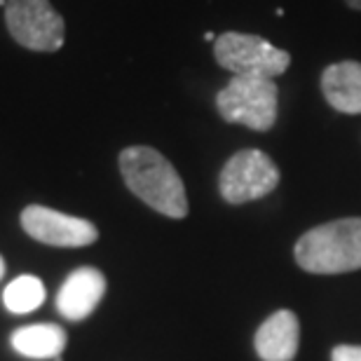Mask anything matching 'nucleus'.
Returning <instances> with one entry per match:
<instances>
[{
	"mask_svg": "<svg viewBox=\"0 0 361 361\" xmlns=\"http://www.w3.org/2000/svg\"><path fill=\"white\" fill-rule=\"evenodd\" d=\"M120 171L127 188L150 209L169 219L188 216L185 185L167 157L148 146H132L120 153Z\"/></svg>",
	"mask_w": 361,
	"mask_h": 361,
	"instance_id": "obj_1",
	"label": "nucleus"
},
{
	"mask_svg": "<svg viewBox=\"0 0 361 361\" xmlns=\"http://www.w3.org/2000/svg\"><path fill=\"white\" fill-rule=\"evenodd\" d=\"M295 263L312 274H341L361 268V219L317 226L295 244Z\"/></svg>",
	"mask_w": 361,
	"mask_h": 361,
	"instance_id": "obj_2",
	"label": "nucleus"
},
{
	"mask_svg": "<svg viewBox=\"0 0 361 361\" xmlns=\"http://www.w3.org/2000/svg\"><path fill=\"white\" fill-rule=\"evenodd\" d=\"M221 118L233 125H244L254 132H268L277 122L279 90L268 78L233 75L216 97Z\"/></svg>",
	"mask_w": 361,
	"mask_h": 361,
	"instance_id": "obj_3",
	"label": "nucleus"
},
{
	"mask_svg": "<svg viewBox=\"0 0 361 361\" xmlns=\"http://www.w3.org/2000/svg\"><path fill=\"white\" fill-rule=\"evenodd\" d=\"M216 61L233 75L274 80L291 66V54L270 45L261 35L228 31L214 42Z\"/></svg>",
	"mask_w": 361,
	"mask_h": 361,
	"instance_id": "obj_4",
	"label": "nucleus"
},
{
	"mask_svg": "<svg viewBox=\"0 0 361 361\" xmlns=\"http://www.w3.org/2000/svg\"><path fill=\"white\" fill-rule=\"evenodd\" d=\"M5 21L12 38L33 52H56L63 45V19L49 0H7Z\"/></svg>",
	"mask_w": 361,
	"mask_h": 361,
	"instance_id": "obj_5",
	"label": "nucleus"
},
{
	"mask_svg": "<svg viewBox=\"0 0 361 361\" xmlns=\"http://www.w3.org/2000/svg\"><path fill=\"white\" fill-rule=\"evenodd\" d=\"M279 183V169L263 150L249 148L235 153L221 169L219 188L230 204H244L272 192Z\"/></svg>",
	"mask_w": 361,
	"mask_h": 361,
	"instance_id": "obj_6",
	"label": "nucleus"
},
{
	"mask_svg": "<svg viewBox=\"0 0 361 361\" xmlns=\"http://www.w3.org/2000/svg\"><path fill=\"white\" fill-rule=\"evenodd\" d=\"M21 226H24L26 235L42 244H49V247L75 249L99 240V230L94 223L40 204H31L21 212Z\"/></svg>",
	"mask_w": 361,
	"mask_h": 361,
	"instance_id": "obj_7",
	"label": "nucleus"
},
{
	"mask_svg": "<svg viewBox=\"0 0 361 361\" xmlns=\"http://www.w3.org/2000/svg\"><path fill=\"white\" fill-rule=\"evenodd\" d=\"M106 293V277L97 268H78L56 293V310L63 319L82 322L97 310Z\"/></svg>",
	"mask_w": 361,
	"mask_h": 361,
	"instance_id": "obj_8",
	"label": "nucleus"
},
{
	"mask_svg": "<svg viewBox=\"0 0 361 361\" xmlns=\"http://www.w3.org/2000/svg\"><path fill=\"white\" fill-rule=\"evenodd\" d=\"M300 324L291 310H279L256 331V352L263 361H293L298 352Z\"/></svg>",
	"mask_w": 361,
	"mask_h": 361,
	"instance_id": "obj_9",
	"label": "nucleus"
},
{
	"mask_svg": "<svg viewBox=\"0 0 361 361\" xmlns=\"http://www.w3.org/2000/svg\"><path fill=\"white\" fill-rule=\"evenodd\" d=\"M322 92L331 108L338 113L359 115L361 113V63L338 61L324 71Z\"/></svg>",
	"mask_w": 361,
	"mask_h": 361,
	"instance_id": "obj_10",
	"label": "nucleus"
},
{
	"mask_svg": "<svg viewBox=\"0 0 361 361\" xmlns=\"http://www.w3.org/2000/svg\"><path fill=\"white\" fill-rule=\"evenodd\" d=\"M12 348L26 359H56L66 350V331L56 324L42 322L21 326L12 334Z\"/></svg>",
	"mask_w": 361,
	"mask_h": 361,
	"instance_id": "obj_11",
	"label": "nucleus"
},
{
	"mask_svg": "<svg viewBox=\"0 0 361 361\" xmlns=\"http://www.w3.org/2000/svg\"><path fill=\"white\" fill-rule=\"evenodd\" d=\"M45 284L33 274H21L12 279L3 291V305L12 314H28L45 302Z\"/></svg>",
	"mask_w": 361,
	"mask_h": 361,
	"instance_id": "obj_12",
	"label": "nucleus"
},
{
	"mask_svg": "<svg viewBox=\"0 0 361 361\" xmlns=\"http://www.w3.org/2000/svg\"><path fill=\"white\" fill-rule=\"evenodd\" d=\"M331 361H361V348L359 345H338L331 352Z\"/></svg>",
	"mask_w": 361,
	"mask_h": 361,
	"instance_id": "obj_13",
	"label": "nucleus"
},
{
	"mask_svg": "<svg viewBox=\"0 0 361 361\" xmlns=\"http://www.w3.org/2000/svg\"><path fill=\"white\" fill-rule=\"evenodd\" d=\"M345 3H348V7H352V10L361 12V0H345Z\"/></svg>",
	"mask_w": 361,
	"mask_h": 361,
	"instance_id": "obj_14",
	"label": "nucleus"
},
{
	"mask_svg": "<svg viewBox=\"0 0 361 361\" xmlns=\"http://www.w3.org/2000/svg\"><path fill=\"white\" fill-rule=\"evenodd\" d=\"M5 277V261H3V256H0V279Z\"/></svg>",
	"mask_w": 361,
	"mask_h": 361,
	"instance_id": "obj_15",
	"label": "nucleus"
},
{
	"mask_svg": "<svg viewBox=\"0 0 361 361\" xmlns=\"http://www.w3.org/2000/svg\"><path fill=\"white\" fill-rule=\"evenodd\" d=\"M204 40H207V42H212V40L216 42V35H214L212 31H209V33H204Z\"/></svg>",
	"mask_w": 361,
	"mask_h": 361,
	"instance_id": "obj_16",
	"label": "nucleus"
}]
</instances>
